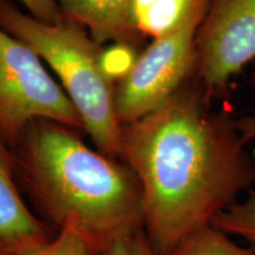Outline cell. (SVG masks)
Here are the masks:
<instances>
[{
    "label": "cell",
    "instance_id": "obj_3",
    "mask_svg": "<svg viewBox=\"0 0 255 255\" xmlns=\"http://www.w3.org/2000/svg\"><path fill=\"white\" fill-rule=\"evenodd\" d=\"M0 28L49 64L81 116L83 127L107 156H120L123 130L115 109L114 79L103 53L84 27L65 17L45 24L24 13L11 0H0Z\"/></svg>",
    "mask_w": 255,
    "mask_h": 255
},
{
    "label": "cell",
    "instance_id": "obj_7",
    "mask_svg": "<svg viewBox=\"0 0 255 255\" xmlns=\"http://www.w3.org/2000/svg\"><path fill=\"white\" fill-rule=\"evenodd\" d=\"M14 161L0 132V252L25 255L51 239L49 229L27 208L15 187Z\"/></svg>",
    "mask_w": 255,
    "mask_h": 255
},
{
    "label": "cell",
    "instance_id": "obj_9",
    "mask_svg": "<svg viewBox=\"0 0 255 255\" xmlns=\"http://www.w3.org/2000/svg\"><path fill=\"white\" fill-rule=\"evenodd\" d=\"M210 0H133L136 27L141 34L158 38L180 26L197 9L209 7Z\"/></svg>",
    "mask_w": 255,
    "mask_h": 255
},
{
    "label": "cell",
    "instance_id": "obj_14",
    "mask_svg": "<svg viewBox=\"0 0 255 255\" xmlns=\"http://www.w3.org/2000/svg\"><path fill=\"white\" fill-rule=\"evenodd\" d=\"M34 19L45 24H57L63 18L57 0H19Z\"/></svg>",
    "mask_w": 255,
    "mask_h": 255
},
{
    "label": "cell",
    "instance_id": "obj_12",
    "mask_svg": "<svg viewBox=\"0 0 255 255\" xmlns=\"http://www.w3.org/2000/svg\"><path fill=\"white\" fill-rule=\"evenodd\" d=\"M25 255H95L82 235L72 227H64L49 242Z\"/></svg>",
    "mask_w": 255,
    "mask_h": 255
},
{
    "label": "cell",
    "instance_id": "obj_16",
    "mask_svg": "<svg viewBox=\"0 0 255 255\" xmlns=\"http://www.w3.org/2000/svg\"><path fill=\"white\" fill-rule=\"evenodd\" d=\"M0 255H9V254H6V253H2V252H0Z\"/></svg>",
    "mask_w": 255,
    "mask_h": 255
},
{
    "label": "cell",
    "instance_id": "obj_5",
    "mask_svg": "<svg viewBox=\"0 0 255 255\" xmlns=\"http://www.w3.org/2000/svg\"><path fill=\"white\" fill-rule=\"evenodd\" d=\"M36 120L83 127L72 101L51 78L37 53L0 28V132L13 143Z\"/></svg>",
    "mask_w": 255,
    "mask_h": 255
},
{
    "label": "cell",
    "instance_id": "obj_15",
    "mask_svg": "<svg viewBox=\"0 0 255 255\" xmlns=\"http://www.w3.org/2000/svg\"><path fill=\"white\" fill-rule=\"evenodd\" d=\"M237 128L244 141L247 143H255V115H246L235 119Z\"/></svg>",
    "mask_w": 255,
    "mask_h": 255
},
{
    "label": "cell",
    "instance_id": "obj_2",
    "mask_svg": "<svg viewBox=\"0 0 255 255\" xmlns=\"http://www.w3.org/2000/svg\"><path fill=\"white\" fill-rule=\"evenodd\" d=\"M14 142V168L38 205L59 229L75 228L95 255L144 232L141 186L128 165L51 121H32Z\"/></svg>",
    "mask_w": 255,
    "mask_h": 255
},
{
    "label": "cell",
    "instance_id": "obj_11",
    "mask_svg": "<svg viewBox=\"0 0 255 255\" xmlns=\"http://www.w3.org/2000/svg\"><path fill=\"white\" fill-rule=\"evenodd\" d=\"M212 225L229 237L242 239L255 250V186L248 190L246 199L220 213Z\"/></svg>",
    "mask_w": 255,
    "mask_h": 255
},
{
    "label": "cell",
    "instance_id": "obj_8",
    "mask_svg": "<svg viewBox=\"0 0 255 255\" xmlns=\"http://www.w3.org/2000/svg\"><path fill=\"white\" fill-rule=\"evenodd\" d=\"M62 13L87 27L96 43H135L139 32L133 19V0H57Z\"/></svg>",
    "mask_w": 255,
    "mask_h": 255
},
{
    "label": "cell",
    "instance_id": "obj_13",
    "mask_svg": "<svg viewBox=\"0 0 255 255\" xmlns=\"http://www.w3.org/2000/svg\"><path fill=\"white\" fill-rule=\"evenodd\" d=\"M103 255H162L150 244L144 232L127 235L115 241Z\"/></svg>",
    "mask_w": 255,
    "mask_h": 255
},
{
    "label": "cell",
    "instance_id": "obj_4",
    "mask_svg": "<svg viewBox=\"0 0 255 255\" xmlns=\"http://www.w3.org/2000/svg\"><path fill=\"white\" fill-rule=\"evenodd\" d=\"M208 7L191 13L180 26L154 41L137 57L115 88L120 123H133L158 109L193 78L197 31Z\"/></svg>",
    "mask_w": 255,
    "mask_h": 255
},
{
    "label": "cell",
    "instance_id": "obj_1",
    "mask_svg": "<svg viewBox=\"0 0 255 255\" xmlns=\"http://www.w3.org/2000/svg\"><path fill=\"white\" fill-rule=\"evenodd\" d=\"M210 102L190 79L123 130L120 156L138 180L144 234L162 255L255 186V161L235 119Z\"/></svg>",
    "mask_w": 255,
    "mask_h": 255
},
{
    "label": "cell",
    "instance_id": "obj_10",
    "mask_svg": "<svg viewBox=\"0 0 255 255\" xmlns=\"http://www.w3.org/2000/svg\"><path fill=\"white\" fill-rule=\"evenodd\" d=\"M170 255H255V250L239 246L232 237L210 225L184 239Z\"/></svg>",
    "mask_w": 255,
    "mask_h": 255
},
{
    "label": "cell",
    "instance_id": "obj_6",
    "mask_svg": "<svg viewBox=\"0 0 255 255\" xmlns=\"http://www.w3.org/2000/svg\"><path fill=\"white\" fill-rule=\"evenodd\" d=\"M195 45L191 79L212 101L225 100L231 79L255 59V0H210Z\"/></svg>",
    "mask_w": 255,
    "mask_h": 255
}]
</instances>
